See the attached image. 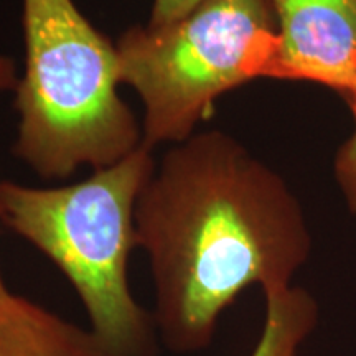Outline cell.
<instances>
[{
  "instance_id": "cell-6",
  "label": "cell",
  "mask_w": 356,
  "mask_h": 356,
  "mask_svg": "<svg viewBox=\"0 0 356 356\" xmlns=\"http://www.w3.org/2000/svg\"><path fill=\"white\" fill-rule=\"evenodd\" d=\"M0 356H108L89 328L10 293L0 299Z\"/></svg>"
},
{
  "instance_id": "cell-1",
  "label": "cell",
  "mask_w": 356,
  "mask_h": 356,
  "mask_svg": "<svg viewBox=\"0 0 356 356\" xmlns=\"http://www.w3.org/2000/svg\"><path fill=\"white\" fill-rule=\"evenodd\" d=\"M137 248L149 257L162 346L195 355L251 286H292L312 236L293 191L220 131L172 145L136 203Z\"/></svg>"
},
{
  "instance_id": "cell-4",
  "label": "cell",
  "mask_w": 356,
  "mask_h": 356,
  "mask_svg": "<svg viewBox=\"0 0 356 356\" xmlns=\"http://www.w3.org/2000/svg\"><path fill=\"white\" fill-rule=\"evenodd\" d=\"M277 22L269 0H204L167 25H136L115 42L121 83L144 102L142 144H180L218 97L269 76Z\"/></svg>"
},
{
  "instance_id": "cell-8",
  "label": "cell",
  "mask_w": 356,
  "mask_h": 356,
  "mask_svg": "<svg viewBox=\"0 0 356 356\" xmlns=\"http://www.w3.org/2000/svg\"><path fill=\"white\" fill-rule=\"evenodd\" d=\"M335 178L350 211L356 215V127L338 149Z\"/></svg>"
},
{
  "instance_id": "cell-7",
  "label": "cell",
  "mask_w": 356,
  "mask_h": 356,
  "mask_svg": "<svg viewBox=\"0 0 356 356\" xmlns=\"http://www.w3.org/2000/svg\"><path fill=\"white\" fill-rule=\"evenodd\" d=\"M264 299V323L249 356H299L318 323L317 300L296 286L267 291Z\"/></svg>"
},
{
  "instance_id": "cell-5",
  "label": "cell",
  "mask_w": 356,
  "mask_h": 356,
  "mask_svg": "<svg viewBox=\"0 0 356 356\" xmlns=\"http://www.w3.org/2000/svg\"><path fill=\"white\" fill-rule=\"evenodd\" d=\"M277 22L269 76L333 89L356 114V0H269Z\"/></svg>"
},
{
  "instance_id": "cell-2",
  "label": "cell",
  "mask_w": 356,
  "mask_h": 356,
  "mask_svg": "<svg viewBox=\"0 0 356 356\" xmlns=\"http://www.w3.org/2000/svg\"><path fill=\"white\" fill-rule=\"evenodd\" d=\"M154 172L152 149L142 144L73 185L0 181V222L68 279L108 356H160L152 312L136 300L129 284L136 203Z\"/></svg>"
},
{
  "instance_id": "cell-3",
  "label": "cell",
  "mask_w": 356,
  "mask_h": 356,
  "mask_svg": "<svg viewBox=\"0 0 356 356\" xmlns=\"http://www.w3.org/2000/svg\"><path fill=\"white\" fill-rule=\"evenodd\" d=\"M25 68L17 81L12 152L44 178L114 165L142 145L119 96L115 43L73 0H22Z\"/></svg>"
},
{
  "instance_id": "cell-10",
  "label": "cell",
  "mask_w": 356,
  "mask_h": 356,
  "mask_svg": "<svg viewBox=\"0 0 356 356\" xmlns=\"http://www.w3.org/2000/svg\"><path fill=\"white\" fill-rule=\"evenodd\" d=\"M17 81H19V78H17V66L13 58L0 55V95L10 91V89H15ZM10 293L12 292L7 289L2 274H0V299H6Z\"/></svg>"
},
{
  "instance_id": "cell-9",
  "label": "cell",
  "mask_w": 356,
  "mask_h": 356,
  "mask_svg": "<svg viewBox=\"0 0 356 356\" xmlns=\"http://www.w3.org/2000/svg\"><path fill=\"white\" fill-rule=\"evenodd\" d=\"M204 0H154L149 25L159 26L184 19Z\"/></svg>"
}]
</instances>
